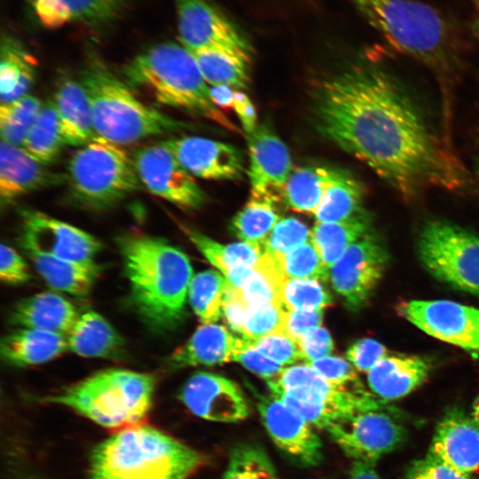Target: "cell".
I'll return each mask as SVG.
<instances>
[{
    "instance_id": "cell-26",
    "label": "cell",
    "mask_w": 479,
    "mask_h": 479,
    "mask_svg": "<svg viewBox=\"0 0 479 479\" xmlns=\"http://www.w3.org/2000/svg\"><path fill=\"white\" fill-rule=\"evenodd\" d=\"M430 370V363L420 357L387 356L367 373V382L380 399L395 400L420 387Z\"/></svg>"
},
{
    "instance_id": "cell-12",
    "label": "cell",
    "mask_w": 479,
    "mask_h": 479,
    "mask_svg": "<svg viewBox=\"0 0 479 479\" xmlns=\"http://www.w3.org/2000/svg\"><path fill=\"white\" fill-rule=\"evenodd\" d=\"M389 254L381 239L370 231L351 244L330 269L335 292L352 310L369 300L388 265Z\"/></svg>"
},
{
    "instance_id": "cell-23",
    "label": "cell",
    "mask_w": 479,
    "mask_h": 479,
    "mask_svg": "<svg viewBox=\"0 0 479 479\" xmlns=\"http://www.w3.org/2000/svg\"><path fill=\"white\" fill-rule=\"evenodd\" d=\"M244 339L225 326L203 324L167 359L169 368L177 370L197 365H215L234 361Z\"/></svg>"
},
{
    "instance_id": "cell-47",
    "label": "cell",
    "mask_w": 479,
    "mask_h": 479,
    "mask_svg": "<svg viewBox=\"0 0 479 479\" xmlns=\"http://www.w3.org/2000/svg\"><path fill=\"white\" fill-rule=\"evenodd\" d=\"M306 364L335 385L352 389L363 388L356 368L342 357L327 356Z\"/></svg>"
},
{
    "instance_id": "cell-25",
    "label": "cell",
    "mask_w": 479,
    "mask_h": 479,
    "mask_svg": "<svg viewBox=\"0 0 479 479\" xmlns=\"http://www.w3.org/2000/svg\"><path fill=\"white\" fill-rule=\"evenodd\" d=\"M75 306L52 292H42L18 302L9 321L20 328H29L67 334L79 317Z\"/></svg>"
},
{
    "instance_id": "cell-28",
    "label": "cell",
    "mask_w": 479,
    "mask_h": 479,
    "mask_svg": "<svg viewBox=\"0 0 479 479\" xmlns=\"http://www.w3.org/2000/svg\"><path fill=\"white\" fill-rule=\"evenodd\" d=\"M67 350L88 358L121 357L125 342L114 327L99 313L87 310L79 315L67 334Z\"/></svg>"
},
{
    "instance_id": "cell-22",
    "label": "cell",
    "mask_w": 479,
    "mask_h": 479,
    "mask_svg": "<svg viewBox=\"0 0 479 479\" xmlns=\"http://www.w3.org/2000/svg\"><path fill=\"white\" fill-rule=\"evenodd\" d=\"M44 27L80 24L91 28L113 25L128 0H22Z\"/></svg>"
},
{
    "instance_id": "cell-2",
    "label": "cell",
    "mask_w": 479,
    "mask_h": 479,
    "mask_svg": "<svg viewBox=\"0 0 479 479\" xmlns=\"http://www.w3.org/2000/svg\"><path fill=\"white\" fill-rule=\"evenodd\" d=\"M133 308L157 334L177 329L186 316L188 288L193 277L188 256L167 240L142 232L117 238Z\"/></svg>"
},
{
    "instance_id": "cell-21",
    "label": "cell",
    "mask_w": 479,
    "mask_h": 479,
    "mask_svg": "<svg viewBox=\"0 0 479 479\" xmlns=\"http://www.w3.org/2000/svg\"><path fill=\"white\" fill-rule=\"evenodd\" d=\"M164 142L193 177L234 180L242 175L243 158L240 150L232 145L194 136Z\"/></svg>"
},
{
    "instance_id": "cell-24",
    "label": "cell",
    "mask_w": 479,
    "mask_h": 479,
    "mask_svg": "<svg viewBox=\"0 0 479 479\" xmlns=\"http://www.w3.org/2000/svg\"><path fill=\"white\" fill-rule=\"evenodd\" d=\"M58 182L45 164L30 156L21 146L1 140L0 197L10 203L22 195Z\"/></svg>"
},
{
    "instance_id": "cell-57",
    "label": "cell",
    "mask_w": 479,
    "mask_h": 479,
    "mask_svg": "<svg viewBox=\"0 0 479 479\" xmlns=\"http://www.w3.org/2000/svg\"><path fill=\"white\" fill-rule=\"evenodd\" d=\"M349 479H382L374 468V464L354 461Z\"/></svg>"
},
{
    "instance_id": "cell-48",
    "label": "cell",
    "mask_w": 479,
    "mask_h": 479,
    "mask_svg": "<svg viewBox=\"0 0 479 479\" xmlns=\"http://www.w3.org/2000/svg\"><path fill=\"white\" fill-rule=\"evenodd\" d=\"M463 475L444 462L428 452L423 458L413 460L405 469L404 479H471Z\"/></svg>"
},
{
    "instance_id": "cell-53",
    "label": "cell",
    "mask_w": 479,
    "mask_h": 479,
    "mask_svg": "<svg viewBox=\"0 0 479 479\" xmlns=\"http://www.w3.org/2000/svg\"><path fill=\"white\" fill-rule=\"evenodd\" d=\"M248 307L249 304L240 289L229 283L224 299L223 316L229 327L239 334L243 317Z\"/></svg>"
},
{
    "instance_id": "cell-38",
    "label": "cell",
    "mask_w": 479,
    "mask_h": 479,
    "mask_svg": "<svg viewBox=\"0 0 479 479\" xmlns=\"http://www.w3.org/2000/svg\"><path fill=\"white\" fill-rule=\"evenodd\" d=\"M64 145L59 118L52 100H50L43 103L21 147L46 165L57 158Z\"/></svg>"
},
{
    "instance_id": "cell-8",
    "label": "cell",
    "mask_w": 479,
    "mask_h": 479,
    "mask_svg": "<svg viewBox=\"0 0 479 479\" xmlns=\"http://www.w3.org/2000/svg\"><path fill=\"white\" fill-rule=\"evenodd\" d=\"M67 181L72 200L94 211L113 208L137 191L141 184L127 152L99 137L72 155Z\"/></svg>"
},
{
    "instance_id": "cell-39",
    "label": "cell",
    "mask_w": 479,
    "mask_h": 479,
    "mask_svg": "<svg viewBox=\"0 0 479 479\" xmlns=\"http://www.w3.org/2000/svg\"><path fill=\"white\" fill-rule=\"evenodd\" d=\"M228 280L220 272L207 270L193 275L189 288V303L204 324L216 323L223 316Z\"/></svg>"
},
{
    "instance_id": "cell-36",
    "label": "cell",
    "mask_w": 479,
    "mask_h": 479,
    "mask_svg": "<svg viewBox=\"0 0 479 479\" xmlns=\"http://www.w3.org/2000/svg\"><path fill=\"white\" fill-rule=\"evenodd\" d=\"M182 229L196 248L224 277L239 266L255 267L263 254V247L258 245L245 241L222 244L193 228L183 226Z\"/></svg>"
},
{
    "instance_id": "cell-31",
    "label": "cell",
    "mask_w": 479,
    "mask_h": 479,
    "mask_svg": "<svg viewBox=\"0 0 479 479\" xmlns=\"http://www.w3.org/2000/svg\"><path fill=\"white\" fill-rule=\"evenodd\" d=\"M0 99L9 103L27 94L36 71V60L20 40L11 35L1 39Z\"/></svg>"
},
{
    "instance_id": "cell-44",
    "label": "cell",
    "mask_w": 479,
    "mask_h": 479,
    "mask_svg": "<svg viewBox=\"0 0 479 479\" xmlns=\"http://www.w3.org/2000/svg\"><path fill=\"white\" fill-rule=\"evenodd\" d=\"M280 302L287 310H323L332 304V297L318 279H287Z\"/></svg>"
},
{
    "instance_id": "cell-3",
    "label": "cell",
    "mask_w": 479,
    "mask_h": 479,
    "mask_svg": "<svg viewBox=\"0 0 479 479\" xmlns=\"http://www.w3.org/2000/svg\"><path fill=\"white\" fill-rule=\"evenodd\" d=\"M200 452L148 425L123 428L91 452L87 479H188Z\"/></svg>"
},
{
    "instance_id": "cell-42",
    "label": "cell",
    "mask_w": 479,
    "mask_h": 479,
    "mask_svg": "<svg viewBox=\"0 0 479 479\" xmlns=\"http://www.w3.org/2000/svg\"><path fill=\"white\" fill-rule=\"evenodd\" d=\"M287 279L327 280L330 271L325 265L317 247L310 239L294 249L271 256Z\"/></svg>"
},
{
    "instance_id": "cell-1",
    "label": "cell",
    "mask_w": 479,
    "mask_h": 479,
    "mask_svg": "<svg viewBox=\"0 0 479 479\" xmlns=\"http://www.w3.org/2000/svg\"><path fill=\"white\" fill-rule=\"evenodd\" d=\"M318 132L404 200L426 189L458 191L467 172L445 137L387 70L357 60L321 80L313 97Z\"/></svg>"
},
{
    "instance_id": "cell-50",
    "label": "cell",
    "mask_w": 479,
    "mask_h": 479,
    "mask_svg": "<svg viewBox=\"0 0 479 479\" xmlns=\"http://www.w3.org/2000/svg\"><path fill=\"white\" fill-rule=\"evenodd\" d=\"M234 361L240 363L245 368L266 381L278 377L286 368L247 344L245 339L243 346L238 351Z\"/></svg>"
},
{
    "instance_id": "cell-15",
    "label": "cell",
    "mask_w": 479,
    "mask_h": 479,
    "mask_svg": "<svg viewBox=\"0 0 479 479\" xmlns=\"http://www.w3.org/2000/svg\"><path fill=\"white\" fill-rule=\"evenodd\" d=\"M20 243L29 253L72 261H92L101 242L92 234L45 213L21 211Z\"/></svg>"
},
{
    "instance_id": "cell-5",
    "label": "cell",
    "mask_w": 479,
    "mask_h": 479,
    "mask_svg": "<svg viewBox=\"0 0 479 479\" xmlns=\"http://www.w3.org/2000/svg\"><path fill=\"white\" fill-rule=\"evenodd\" d=\"M390 46L433 71L454 69L456 43L452 26L433 6L418 0H350Z\"/></svg>"
},
{
    "instance_id": "cell-16",
    "label": "cell",
    "mask_w": 479,
    "mask_h": 479,
    "mask_svg": "<svg viewBox=\"0 0 479 479\" xmlns=\"http://www.w3.org/2000/svg\"><path fill=\"white\" fill-rule=\"evenodd\" d=\"M257 407L271 439L287 457L303 467L321 462V440L300 413L272 395L260 397Z\"/></svg>"
},
{
    "instance_id": "cell-59",
    "label": "cell",
    "mask_w": 479,
    "mask_h": 479,
    "mask_svg": "<svg viewBox=\"0 0 479 479\" xmlns=\"http://www.w3.org/2000/svg\"><path fill=\"white\" fill-rule=\"evenodd\" d=\"M470 27H471L472 33H473L477 38H479V18L476 19V20H475L472 22Z\"/></svg>"
},
{
    "instance_id": "cell-30",
    "label": "cell",
    "mask_w": 479,
    "mask_h": 479,
    "mask_svg": "<svg viewBox=\"0 0 479 479\" xmlns=\"http://www.w3.org/2000/svg\"><path fill=\"white\" fill-rule=\"evenodd\" d=\"M28 255L50 287L77 297H85L90 293L101 270L94 260L72 261L35 253Z\"/></svg>"
},
{
    "instance_id": "cell-29",
    "label": "cell",
    "mask_w": 479,
    "mask_h": 479,
    "mask_svg": "<svg viewBox=\"0 0 479 479\" xmlns=\"http://www.w3.org/2000/svg\"><path fill=\"white\" fill-rule=\"evenodd\" d=\"M67 350V336L46 331L20 328L3 337L2 359L13 366L47 363Z\"/></svg>"
},
{
    "instance_id": "cell-33",
    "label": "cell",
    "mask_w": 479,
    "mask_h": 479,
    "mask_svg": "<svg viewBox=\"0 0 479 479\" xmlns=\"http://www.w3.org/2000/svg\"><path fill=\"white\" fill-rule=\"evenodd\" d=\"M206 82L244 89L249 82L250 51L207 49L191 51Z\"/></svg>"
},
{
    "instance_id": "cell-35",
    "label": "cell",
    "mask_w": 479,
    "mask_h": 479,
    "mask_svg": "<svg viewBox=\"0 0 479 479\" xmlns=\"http://www.w3.org/2000/svg\"><path fill=\"white\" fill-rule=\"evenodd\" d=\"M334 169L310 166L292 170L284 190L283 203L296 212L315 215Z\"/></svg>"
},
{
    "instance_id": "cell-46",
    "label": "cell",
    "mask_w": 479,
    "mask_h": 479,
    "mask_svg": "<svg viewBox=\"0 0 479 479\" xmlns=\"http://www.w3.org/2000/svg\"><path fill=\"white\" fill-rule=\"evenodd\" d=\"M245 340L247 344L284 367L303 360L298 342L285 333L269 334L256 340Z\"/></svg>"
},
{
    "instance_id": "cell-43",
    "label": "cell",
    "mask_w": 479,
    "mask_h": 479,
    "mask_svg": "<svg viewBox=\"0 0 479 479\" xmlns=\"http://www.w3.org/2000/svg\"><path fill=\"white\" fill-rule=\"evenodd\" d=\"M287 310L281 302L249 305L242 319L240 335L256 340L273 334H286Z\"/></svg>"
},
{
    "instance_id": "cell-56",
    "label": "cell",
    "mask_w": 479,
    "mask_h": 479,
    "mask_svg": "<svg viewBox=\"0 0 479 479\" xmlns=\"http://www.w3.org/2000/svg\"><path fill=\"white\" fill-rule=\"evenodd\" d=\"M210 98L222 110L234 108L235 90L228 85H216L209 88Z\"/></svg>"
},
{
    "instance_id": "cell-51",
    "label": "cell",
    "mask_w": 479,
    "mask_h": 479,
    "mask_svg": "<svg viewBox=\"0 0 479 479\" xmlns=\"http://www.w3.org/2000/svg\"><path fill=\"white\" fill-rule=\"evenodd\" d=\"M0 278L8 285L24 284L31 279L25 260L15 249L4 243L0 249Z\"/></svg>"
},
{
    "instance_id": "cell-27",
    "label": "cell",
    "mask_w": 479,
    "mask_h": 479,
    "mask_svg": "<svg viewBox=\"0 0 479 479\" xmlns=\"http://www.w3.org/2000/svg\"><path fill=\"white\" fill-rule=\"evenodd\" d=\"M52 103L58 113L66 145L82 146L98 136L95 132L89 97L81 82L61 81Z\"/></svg>"
},
{
    "instance_id": "cell-49",
    "label": "cell",
    "mask_w": 479,
    "mask_h": 479,
    "mask_svg": "<svg viewBox=\"0 0 479 479\" xmlns=\"http://www.w3.org/2000/svg\"><path fill=\"white\" fill-rule=\"evenodd\" d=\"M388 356L386 347L370 338L360 339L351 344L346 351L349 362L359 372H369Z\"/></svg>"
},
{
    "instance_id": "cell-9",
    "label": "cell",
    "mask_w": 479,
    "mask_h": 479,
    "mask_svg": "<svg viewBox=\"0 0 479 479\" xmlns=\"http://www.w3.org/2000/svg\"><path fill=\"white\" fill-rule=\"evenodd\" d=\"M267 384L272 396L320 428L360 412L385 410L381 399L364 388L335 385L308 364L286 367Z\"/></svg>"
},
{
    "instance_id": "cell-40",
    "label": "cell",
    "mask_w": 479,
    "mask_h": 479,
    "mask_svg": "<svg viewBox=\"0 0 479 479\" xmlns=\"http://www.w3.org/2000/svg\"><path fill=\"white\" fill-rule=\"evenodd\" d=\"M43 103L30 94L16 100L1 104L0 133L2 140L14 145H22L35 122Z\"/></svg>"
},
{
    "instance_id": "cell-11",
    "label": "cell",
    "mask_w": 479,
    "mask_h": 479,
    "mask_svg": "<svg viewBox=\"0 0 479 479\" xmlns=\"http://www.w3.org/2000/svg\"><path fill=\"white\" fill-rule=\"evenodd\" d=\"M326 430L354 461L374 464L397 449L407 436L404 426L384 410L360 412L330 424Z\"/></svg>"
},
{
    "instance_id": "cell-18",
    "label": "cell",
    "mask_w": 479,
    "mask_h": 479,
    "mask_svg": "<svg viewBox=\"0 0 479 479\" xmlns=\"http://www.w3.org/2000/svg\"><path fill=\"white\" fill-rule=\"evenodd\" d=\"M179 398L194 415L215 422H238L250 414L248 401L233 381L208 372L192 374Z\"/></svg>"
},
{
    "instance_id": "cell-14",
    "label": "cell",
    "mask_w": 479,
    "mask_h": 479,
    "mask_svg": "<svg viewBox=\"0 0 479 479\" xmlns=\"http://www.w3.org/2000/svg\"><path fill=\"white\" fill-rule=\"evenodd\" d=\"M399 310L428 335L479 355V309L448 300H412Z\"/></svg>"
},
{
    "instance_id": "cell-41",
    "label": "cell",
    "mask_w": 479,
    "mask_h": 479,
    "mask_svg": "<svg viewBox=\"0 0 479 479\" xmlns=\"http://www.w3.org/2000/svg\"><path fill=\"white\" fill-rule=\"evenodd\" d=\"M222 479H280L266 452L255 444H240L231 452Z\"/></svg>"
},
{
    "instance_id": "cell-45",
    "label": "cell",
    "mask_w": 479,
    "mask_h": 479,
    "mask_svg": "<svg viewBox=\"0 0 479 479\" xmlns=\"http://www.w3.org/2000/svg\"><path fill=\"white\" fill-rule=\"evenodd\" d=\"M310 237V231L299 219L281 218L264 241L263 251L270 256L281 255L306 242Z\"/></svg>"
},
{
    "instance_id": "cell-17",
    "label": "cell",
    "mask_w": 479,
    "mask_h": 479,
    "mask_svg": "<svg viewBox=\"0 0 479 479\" xmlns=\"http://www.w3.org/2000/svg\"><path fill=\"white\" fill-rule=\"evenodd\" d=\"M180 43L190 51L207 49L249 51L247 40L207 0H175Z\"/></svg>"
},
{
    "instance_id": "cell-52",
    "label": "cell",
    "mask_w": 479,
    "mask_h": 479,
    "mask_svg": "<svg viewBox=\"0 0 479 479\" xmlns=\"http://www.w3.org/2000/svg\"><path fill=\"white\" fill-rule=\"evenodd\" d=\"M298 343L306 363L329 356L334 348L330 334L321 326L305 333Z\"/></svg>"
},
{
    "instance_id": "cell-34",
    "label": "cell",
    "mask_w": 479,
    "mask_h": 479,
    "mask_svg": "<svg viewBox=\"0 0 479 479\" xmlns=\"http://www.w3.org/2000/svg\"><path fill=\"white\" fill-rule=\"evenodd\" d=\"M365 195L363 183L350 172L335 169L331 183L315 213L317 223L345 220L360 209Z\"/></svg>"
},
{
    "instance_id": "cell-55",
    "label": "cell",
    "mask_w": 479,
    "mask_h": 479,
    "mask_svg": "<svg viewBox=\"0 0 479 479\" xmlns=\"http://www.w3.org/2000/svg\"><path fill=\"white\" fill-rule=\"evenodd\" d=\"M233 110L236 112L247 134L253 132L258 125L256 110L248 96L243 91L235 90Z\"/></svg>"
},
{
    "instance_id": "cell-7",
    "label": "cell",
    "mask_w": 479,
    "mask_h": 479,
    "mask_svg": "<svg viewBox=\"0 0 479 479\" xmlns=\"http://www.w3.org/2000/svg\"><path fill=\"white\" fill-rule=\"evenodd\" d=\"M155 383L151 373L108 368L38 400L68 407L105 428H125L147 415Z\"/></svg>"
},
{
    "instance_id": "cell-61",
    "label": "cell",
    "mask_w": 479,
    "mask_h": 479,
    "mask_svg": "<svg viewBox=\"0 0 479 479\" xmlns=\"http://www.w3.org/2000/svg\"><path fill=\"white\" fill-rule=\"evenodd\" d=\"M472 2V4L475 5V7L478 10L479 12V0H470Z\"/></svg>"
},
{
    "instance_id": "cell-37",
    "label": "cell",
    "mask_w": 479,
    "mask_h": 479,
    "mask_svg": "<svg viewBox=\"0 0 479 479\" xmlns=\"http://www.w3.org/2000/svg\"><path fill=\"white\" fill-rule=\"evenodd\" d=\"M275 201L251 197L231 222V231L241 241L261 246L281 219Z\"/></svg>"
},
{
    "instance_id": "cell-32",
    "label": "cell",
    "mask_w": 479,
    "mask_h": 479,
    "mask_svg": "<svg viewBox=\"0 0 479 479\" xmlns=\"http://www.w3.org/2000/svg\"><path fill=\"white\" fill-rule=\"evenodd\" d=\"M372 221L364 208L350 217L334 223H317L310 240L330 271L347 248L371 231Z\"/></svg>"
},
{
    "instance_id": "cell-54",
    "label": "cell",
    "mask_w": 479,
    "mask_h": 479,
    "mask_svg": "<svg viewBox=\"0 0 479 479\" xmlns=\"http://www.w3.org/2000/svg\"><path fill=\"white\" fill-rule=\"evenodd\" d=\"M322 319L323 310H287L286 334L298 342L305 333L320 326Z\"/></svg>"
},
{
    "instance_id": "cell-20",
    "label": "cell",
    "mask_w": 479,
    "mask_h": 479,
    "mask_svg": "<svg viewBox=\"0 0 479 479\" xmlns=\"http://www.w3.org/2000/svg\"><path fill=\"white\" fill-rule=\"evenodd\" d=\"M428 452L472 477L479 469V422L461 408L448 409L437 423Z\"/></svg>"
},
{
    "instance_id": "cell-13",
    "label": "cell",
    "mask_w": 479,
    "mask_h": 479,
    "mask_svg": "<svg viewBox=\"0 0 479 479\" xmlns=\"http://www.w3.org/2000/svg\"><path fill=\"white\" fill-rule=\"evenodd\" d=\"M132 159L140 183L152 194L185 210L204 203L205 193L164 141L138 149Z\"/></svg>"
},
{
    "instance_id": "cell-19",
    "label": "cell",
    "mask_w": 479,
    "mask_h": 479,
    "mask_svg": "<svg viewBox=\"0 0 479 479\" xmlns=\"http://www.w3.org/2000/svg\"><path fill=\"white\" fill-rule=\"evenodd\" d=\"M247 138L251 197L283 202L284 190L292 171L287 145L265 124L257 125Z\"/></svg>"
},
{
    "instance_id": "cell-6",
    "label": "cell",
    "mask_w": 479,
    "mask_h": 479,
    "mask_svg": "<svg viewBox=\"0 0 479 479\" xmlns=\"http://www.w3.org/2000/svg\"><path fill=\"white\" fill-rule=\"evenodd\" d=\"M80 82L90 99L97 136L112 143L129 145L187 126L140 101L98 57L89 59Z\"/></svg>"
},
{
    "instance_id": "cell-10",
    "label": "cell",
    "mask_w": 479,
    "mask_h": 479,
    "mask_svg": "<svg viewBox=\"0 0 479 479\" xmlns=\"http://www.w3.org/2000/svg\"><path fill=\"white\" fill-rule=\"evenodd\" d=\"M419 257L436 279L479 296V237L447 220L427 222L418 237Z\"/></svg>"
},
{
    "instance_id": "cell-4",
    "label": "cell",
    "mask_w": 479,
    "mask_h": 479,
    "mask_svg": "<svg viewBox=\"0 0 479 479\" xmlns=\"http://www.w3.org/2000/svg\"><path fill=\"white\" fill-rule=\"evenodd\" d=\"M124 82L162 106L201 115L237 131L215 106L192 52L182 44L166 42L135 56L122 69Z\"/></svg>"
},
{
    "instance_id": "cell-58",
    "label": "cell",
    "mask_w": 479,
    "mask_h": 479,
    "mask_svg": "<svg viewBox=\"0 0 479 479\" xmlns=\"http://www.w3.org/2000/svg\"><path fill=\"white\" fill-rule=\"evenodd\" d=\"M472 417L479 422V395L475 397L471 410Z\"/></svg>"
},
{
    "instance_id": "cell-60",
    "label": "cell",
    "mask_w": 479,
    "mask_h": 479,
    "mask_svg": "<svg viewBox=\"0 0 479 479\" xmlns=\"http://www.w3.org/2000/svg\"><path fill=\"white\" fill-rule=\"evenodd\" d=\"M475 175L479 182V159L476 161V164H475Z\"/></svg>"
}]
</instances>
